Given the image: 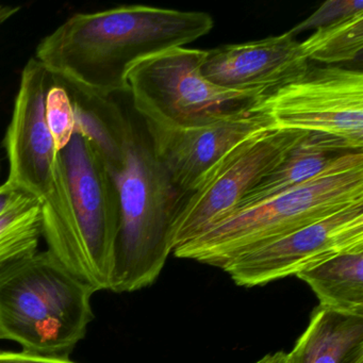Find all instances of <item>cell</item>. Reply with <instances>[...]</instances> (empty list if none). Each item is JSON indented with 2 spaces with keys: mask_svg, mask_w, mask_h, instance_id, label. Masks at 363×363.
Listing matches in <instances>:
<instances>
[{
  "mask_svg": "<svg viewBox=\"0 0 363 363\" xmlns=\"http://www.w3.org/2000/svg\"><path fill=\"white\" fill-rule=\"evenodd\" d=\"M280 130L306 133L330 154L362 152L363 74L335 65H308L296 77L265 91L252 105Z\"/></svg>",
  "mask_w": 363,
  "mask_h": 363,
  "instance_id": "6",
  "label": "cell"
},
{
  "mask_svg": "<svg viewBox=\"0 0 363 363\" xmlns=\"http://www.w3.org/2000/svg\"><path fill=\"white\" fill-rule=\"evenodd\" d=\"M20 7H14V6L0 5V24L7 22L8 20L16 16L20 11Z\"/></svg>",
  "mask_w": 363,
  "mask_h": 363,
  "instance_id": "24",
  "label": "cell"
},
{
  "mask_svg": "<svg viewBox=\"0 0 363 363\" xmlns=\"http://www.w3.org/2000/svg\"><path fill=\"white\" fill-rule=\"evenodd\" d=\"M255 363H288V352H277L269 354Z\"/></svg>",
  "mask_w": 363,
  "mask_h": 363,
  "instance_id": "23",
  "label": "cell"
},
{
  "mask_svg": "<svg viewBox=\"0 0 363 363\" xmlns=\"http://www.w3.org/2000/svg\"><path fill=\"white\" fill-rule=\"evenodd\" d=\"M360 11H363L362 0H327L309 18L289 31L296 37L303 31L316 30Z\"/></svg>",
  "mask_w": 363,
  "mask_h": 363,
  "instance_id": "20",
  "label": "cell"
},
{
  "mask_svg": "<svg viewBox=\"0 0 363 363\" xmlns=\"http://www.w3.org/2000/svg\"><path fill=\"white\" fill-rule=\"evenodd\" d=\"M121 223L114 256V293L154 284L174 250L173 225L182 194L155 152L144 121L126 104L124 167L113 178Z\"/></svg>",
  "mask_w": 363,
  "mask_h": 363,
  "instance_id": "2",
  "label": "cell"
},
{
  "mask_svg": "<svg viewBox=\"0 0 363 363\" xmlns=\"http://www.w3.org/2000/svg\"><path fill=\"white\" fill-rule=\"evenodd\" d=\"M359 203H363V154L345 152L305 184L228 214L173 252L223 269L243 255Z\"/></svg>",
  "mask_w": 363,
  "mask_h": 363,
  "instance_id": "3",
  "label": "cell"
},
{
  "mask_svg": "<svg viewBox=\"0 0 363 363\" xmlns=\"http://www.w3.org/2000/svg\"><path fill=\"white\" fill-rule=\"evenodd\" d=\"M205 12L121 6L77 13L44 38L35 59L50 75L84 94L128 93L127 75L140 61L184 48L212 30Z\"/></svg>",
  "mask_w": 363,
  "mask_h": 363,
  "instance_id": "1",
  "label": "cell"
},
{
  "mask_svg": "<svg viewBox=\"0 0 363 363\" xmlns=\"http://www.w3.org/2000/svg\"><path fill=\"white\" fill-rule=\"evenodd\" d=\"M308 61L324 65L356 61L362 57L363 11L316 29L299 42Z\"/></svg>",
  "mask_w": 363,
  "mask_h": 363,
  "instance_id": "18",
  "label": "cell"
},
{
  "mask_svg": "<svg viewBox=\"0 0 363 363\" xmlns=\"http://www.w3.org/2000/svg\"><path fill=\"white\" fill-rule=\"evenodd\" d=\"M41 238V205L20 192L0 214V274L37 254Z\"/></svg>",
  "mask_w": 363,
  "mask_h": 363,
  "instance_id": "17",
  "label": "cell"
},
{
  "mask_svg": "<svg viewBox=\"0 0 363 363\" xmlns=\"http://www.w3.org/2000/svg\"><path fill=\"white\" fill-rule=\"evenodd\" d=\"M339 155L330 154L303 138L274 171L244 195L230 213L254 207L305 184L324 171Z\"/></svg>",
  "mask_w": 363,
  "mask_h": 363,
  "instance_id": "16",
  "label": "cell"
},
{
  "mask_svg": "<svg viewBox=\"0 0 363 363\" xmlns=\"http://www.w3.org/2000/svg\"><path fill=\"white\" fill-rule=\"evenodd\" d=\"M3 340H6L5 335H4L3 331L0 329V341H3Z\"/></svg>",
  "mask_w": 363,
  "mask_h": 363,
  "instance_id": "26",
  "label": "cell"
},
{
  "mask_svg": "<svg viewBox=\"0 0 363 363\" xmlns=\"http://www.w3.org/2000/svg\"><path fill=\"white\" fill-rule=\"evenodd\" d=\"M208 50L177 48L152 55L127 75L129 99L148 125L167 128L203 126L247 109L265 90H231L206 79Z\"/></svg>",
  "mask_w": 363,
  "mask_h": 363,
  "instance_id": "7",
  "label": "cell"
},
{
  "mask_svg": "<svg viewBox=\"0 0 363 363\" xmlns=\"http://www.w3.org/2000/svg\"><path fill=\"white\" fill-rule=\"evenodd\" d=\"M305 137L301 131L267 128L233 146L182 196L174 220V250L233 212Z\"/></svg>",
  "mask_w": 363,
  "mask_h": 363,
  "instance_id": "8",
  "label": "cell"
},
{
  "mask_svg": "<svg viewBox=\"0 0 363 363\" xmlns=\"http://www.w3.org/2000/svg\"><path fill=\"white\" fill-rule=\"evenodd\" d=\"M75 111V131L92 144L112 177L124 167V133L126 104L120 95L103 97L84 94L69 88Z\"/></svg>",
  "mask_w": 363,
  "mask_h": 363,
  "instance_id": "14",
  "label": "cell"
},
{
  "mask_svg": "<svg viewBox=\"0 0 363 363\" xmlns=\"http://www.w3.org/2000/svg\"><path fill=\"white\" fill-rule=\"evenodd\" d=\"M94 291L48 250L0 274V329L23 350L69 357L94 318Z\"/></svg>",
  "mask_w": 363,
  "mask_h": 363,
  "instance_id": "5",
  "label": "cell"
},
{
  "mask_svg": "<svg viewBox=\"0 0 363 363\" xmlns=\"http://www.w3.org/2000/svg\"><path fill=\"white\" fill-rule=\"evenodd\" d=\"M358 247H363V203L243 255L223 269L238 286H264Z\"/></svg>",
  "mask_w": 363,
  "mask_h": 363,
  "instance_id": "10",
  "label": "cell"
},
{
  "mask_svg": "<svg viewBox=\"0 0 363 363\" xmlns=\"http://www.w3.org/2000/svg\"><path fill=\"white\" fill-rule=\"evenodd\" d=\"M345 363H363V350L354 352L352 357L346 360Z\"/></svg>",
  "mask_w": 363,
  "mask_h": 363,
  "instance_id": "25",
  "label": "cell"
},
{
  "mask_svg": "<svg viewBox=\"0 0 363 363\" xmlns=\"http://www.w3.org/2000/svg\"><path fill=\"white\" fill-rule=\"evenodd\" d=\"M363 350V316L316 307L288 363H345Z\"/></svg>",
  "mask_w": 363,
  "mask_h": 363,
  "instance_id": "13",
  "label": "cell"
},
{
  "mask_svg": "<svg viewBox=\"0 0 363 363\" xmlns=\"http://www.w3.org/2000/svg\"><path fill=\"white\" fill-rule=\"evenodd\" d=\"M45 118L59 152L67 147L75 133L76 120L73 99L69 89L55 78L45 101Z\"/></svg>",
  "mask_w": 363,
  "mask_h": 363,
  "instance_id": "19",
  "label": "cell"
},
{
  "mask_svg": "<svg viewBox=\"0 0 363 363\" xmlns=\"http://www.w3.org/2000/svg\"><path fill=\"white\" fill-rule=\"evenodd\" d=\"M308 65L299 41L288 31L208 50L203 74L222 88L267 91L296 77Z\"/></svg>",
  "mask_w": 363,
  "mask_h": 363,
  "instance_id": "12",
  "label": "cell"
},
{
  "mask_svg": "<svg viewBox=\"0 0 363 363\" xmlns=\"http://www.w3.org/2000/svg\"><path fill=\"white\" fill-rule=\"evenodd\" d=\"M0 363H77L72 361L69 357L48 356V354H35V352H12L0 350Z\"/></svg>",
  "mask_w": 363,
  "mask_h": 363,
  "instance_id": "21",
  "label": "cell"
},
{
  "mask_svg": "<svg viewBox=\"0 0 363 363\" xmlns=\"http://www.w3.org/2000/svg\"><path fill=\"white\" fill-rule=\"evenodd\" d=\"M54 82V76L37 59L25 65L4 139L9 162L6 182L39 201L48 250L74 275L78 241L73 201L65 164L45 118L46 94Z\"/></svg>",
  "mask_w": 363,
  "mask_h": 363,
  "instance_id": "4",
  "label": "cell"
},
{
  "mask_svg": "<svg viewBox=\"0 0 363 363\" xmlns=\"http://www.w3.org/2000/svg\"><path fill=\"white\" fill-rule=\"evenodd\" d=\"M320 307L363 316V247L340 252L297 274Z\"/></svg>",
  "mask_w": 363,
  "mask_h": 363,
  "instance_id": "15",
  "label": "cell"
},
{
  "mask_svg": "<svg viewBox=\"0 0 363 363\" xmlns=\"http://www.w3.org/2000/svg\"><path fill=\"white\" fill-rule=\"evenodd\" d=\"M20 192L21 191L16 190L7 182L0 186V214L5 211L6 208L12 203Z\"/></svg>",
  "mask_w": 363,
  "mask_h": 363,
  "instance_id": "22",
  "label": "cell"
},
{
  "mask_svg": "<svg viewBox=\"0 0 363 363\" xmlns=\"http://www.w3.org/2000/svg\"><path fill=\"white\" fill-rule=\"evenodd\" d=\"M78 241L75 276L95 293L111 289L121 223L118 186L103 159L82 133L75 131L60 152Z\"/></svg>",
  "mask_w": 363,
  "mask_h": 363,
  "instance_id": "9",
  "label": "cell"
},
{
  "mask_svg": "<svg viewBox=\"0 0 363 363\" xmlns=\"http://www.w3.org/2000/svg\"><path fill=\"white\" fill-rule=\"evenodd\" d=\"M145 125L157 157L182 194L190 192L233 146L257 131L273 128L269 118L252 106L203 126Z\"/></svg>",
  "mask_w": 363,
  "mask_h": 363,
  "instance_id": "11",
  "label": "cell"
}]
</instances>
